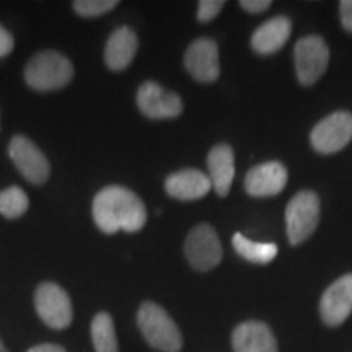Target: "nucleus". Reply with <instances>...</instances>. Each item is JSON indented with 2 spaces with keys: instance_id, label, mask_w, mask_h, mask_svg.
Masks as SVG:
<instances>
[{
  "instance_id": "18",
  "label": "nucleus",
  "mask_w": 352,
  "mask_h": 352,
  "mask_svg": "<svg viewBox=\"0 0 352 352\" xmlns=\"http://www.w3.org/2000/svg\"><path fill=\"white\" fill-rule=\"evenodd\" d=\"M292 23L285 16H274L258 26L252 36V47L258 54H274L287 43Z\"/></svg>"
},
{
  "instance_id": "13",
  "label": "nucleus",
  "mask_w": 352,
  "mask_h": 352,
  "mask_svg": "<svg viewBox=\"0 0 352 352\" xmlns=\"http://www.w3.org/2000/svg\"><path fill=\"white\" fill-rule=\"evenodd\" d=\"M287 179V170L280 162H266L246 173L245 189L253 197L276 196L285 188Z\"/></svg>"
},
{
  "instance_id": "16",
  "label": "nucleus",
  "mask_w": 352,
  "mask_h": 352,
  "mask_svg": "<svg viewBox=\"0 0 352 352\" xmlns=\"http://www.w3.org/2000/svg\"><path fill=\"white\" fill-rule=\"evenodd\" d=\"M139 47V39L129 26H121L109 34L104 47V64L114 72L129 67Z\"/></svg>"
},
{
  "instance_id": "12",
  "label": "nucleus",
  "mask_w": 352,
  "mask_h": 352,
  "mask_svg": "<svg viewBox=\"0 0 352 352\" xmlns=\"http://www.w3.org/2000/svg\"><path fill=\"white\" fill-rule=\"evenodd\" d=\"M352 314V274H346L324 290L320 315L328 327H340Z\"/></svg>"
},
{
  "instance_id": "15",
  "label": "nucleus",
  "mask_w": 352,
  "mask_h": 352,
  "mask_svg": "<svg viewBox=\"0 0 352 352\" xmlns=\"http://www.w3.org/2000/svg\"><path fill=\"white\" fill-rule=\"evenodd\" d=\"M168 196L178 201H196L204 197L212 189L209 176L195 168H184L171 173L165 179Z\"/></svg>"
},
{
  "instance_id": "27",
  "label": "nucleus",
  "mask_w": 352,
  "mask_h": 352,
  "mask_svg": "<svg viewBox=\"0 0 352 352\" xmlns=\"http://www.w3.org/2000/svg\"><path fill=\"white\" fill-rule=\"evenodd\" d=\"M26 352H67L63 346L59 344H51V342H46V344H38L33 346L32 349H28Z\"/></svg>"
},
{
  "instance_id": "14",
  "label": "nucleus",
  "mask_w": 352,
  "mask_h": 352,
  "mask_svg": "<svg viewBox=\"0 0 352 352\" xmlns=\"http://www.w3.org/2000/svg\"><path fill=\"white\" fill-rule=\"evenodd\" d=\"M235 352H277L274 333L263 321H243L232 333Z\"/></svg>"
},
{
  "instance_id": "11",
  "label": "nucleus",
  "mask_w": 352,
  "mask_h": 352,
  "mask_svg": "<svg viewBox=\"0 0 352 352\" xmlns=\"http://www.w3.org/2000/svg\"><path fill=\"white\" fill-rule=\"evenodd\" d=\"M184 67L201 83L215 82L220 76L219 47L210 38H199L189 44L184 54Z\"/></svg>"
},
{
  "instance_id": "17",
  "label": "nucleus",
  "mask_w": 352,
  "mask_h": 352,
  "mask_svg": "<svg viewBox=\"0 0 352 352\" xmlns=\"http://www.w3.org/2000/svg\"><path fill=\"white\" fill-rule=\"evenodd\" d=\"M208 170L214 191L220 197L227 196L235 178V155L230 145H215L208 155Z\"/></svg>"
},
{
  "instance_id": "8",
  "label": "nucleus",
  "mask_w": 352,
  "mask_h": 352,
  "mask_svg": "<svg viewBox=\"0 0 352 352\" xmlns=\"http://www.w3.org/2000/svg\"><path fill=\"white\" fill-rule=\"evenodd\" d=\"M8 157L26 182L43 184L50 178V162L33 140L25 135H15L8 144Z\"/></svg>"
},
{
  "instance_id": "20",
  "label": "nucleus",
  "mask_w": 352,
  "mask_h": 352,
  "mask_svg": "<svg viewBox=\"0 0 352 352\" xmlns=\"http://www.w3.org/2000/svg\"><path fill=\"white\" fill-rule=\"evenodd\" d=\"M90 333L95 352H120L114 321L108 311H100V314L95 315L94 321H91Z\"/></svg>"
},
{
  "instance_id": "23",
  "label": "nucleus",
  "mask_w": 352,
  "mask_h": 352,
  "mask_svg": "<svg viewBox=\"0 0 352 352\" xmlns=\"http://www.w3.org/2000/svg\"><path fill=\"white\" fill-rule=\"evenodd\" d=\"M226 2L223 0H201L197 3V20L201 23H208V21H212L215 16L222 12Z\"/></svg>"
},
{
  "instance_id": "9",
  "label": "nucleus",
  "mask_w": 352,
  "mask_h": 352,
  "mask_svg": "<svg viewBox=\"0 0 352 352\" xmlns=\"http://www.w3.org/2000/svg\"><path fill=\"white\" fill-rule=\"evenodd\" d=\"M352 139V114L336 111L321 120L310 134V142L320 153L342 151Z\"/></svg>"
},
{
  "instance_id": "19",
  "label": "nucleus",
  "mask_w": 352,
  "mask_h": 352,
  "mask_svg": "<svg viewBox=\"0 0 352 352\" xmlns=\"http://www.w3.org/2000/svg\"><path fill=\"white\" fill-rule=\"evenodd\" d=\"M232 245L241 258L254 264H267L277 256V246L274 243L253 241L246 239L243 233H235L232 239Z\"/></svg>"
},
{
  "instance_id": "6",
  "label": "nucleus",
  "mask_w": 352,
  "mask_h": 352,
  "mask_svg": "<svg viewBox=\"0 0 352 352\" xmlns=\"http://www.w3.org/2000/svg\"><path fill=\"white\" fill-rule=\"evenodd\" d=\"M184 254L196 271H210L222 261V245L217 232L208 223L192 228L184 241Z\"/></svg>"
},
{
  "instance_id": "5",
  "label": "nucleus",
  "mask_w": 352,
  "mask_h": 352,
  "mask_svg": "<svg viewBox=\"0 0 352 352\" xmlns=\"http://www.w3.org/2000/svg\"><path fill=\"white\" fill-rule=\"evenodd\" d=\"M34 308L46 327L65 329L74 320V308L69 294L56 283H43L34 292Z\"/></svg>"
},
{
  "instance_id": "22",
  "label": "nucleus",
  "mask_w": 352,
  "mask_h": 352,
  "mask_svg": "<svg viewBox=\"0 0 352 352\" xmlns=\"http://www.w3.org/2000/svg\"><path fill=\"white\" fill-rule=\"evenodd\" d=\"M116 6V0H77L74 2V10L85 19H95V16L111 12Z\"/></svg>"
},
{
  "instance_id": "26",
  "label": "nucleus",
  "mask_w": 352,
  "mask_h": 352,
  "mask_svg": "<svg viewBox=\"0 0 352 352\" xmlns=\"http://www.w3.org/2000/svg\"><path fill=\"white\" fill-rule=\"evenodd\" d=\"M340 12L342 26L347 32L352 33V0H342L340 3Z\"/></svg>"
},
{
  "instance_id": "7",
  "label": "nucleus",
  "mask_w": 352,
  "mask_h": 352,
  "mask_svg": "<svg viewBox=\"0 0 352 352\" xmlns=\"http://www.w3.org/2000/svg\"><path fill=\"white\" fill-rule=\"evenodd\" d=\"M297 78L303 85H314L321 78L329 63V50L323 38L305 36L298 39L294 50Z\"/></svg>"
},
{
  "instance_id": "24",
  "label": "nucleus",
  "mask_w": 352,
  "mask_h": 352,
  "mask_svg": "<svg viewBox=\"0 0 352 352\" xmlns=\"http://www.w3.org/2000/svg\"><path fill=\"white\" fill-rule=\"evenodd\" d=\"M13 47H15V39H13L12 33L0 25V59L10 54Z\"/></svg>"
},
{
  "instance_id": "1",
  "label": "nucleus",
  "mask_w": 352,
  "mask_h": 352,
  "mask_svg": "<svg viewBox=\"0 0 352 352\" xmlns=\"http://www.w3.org/2000/svg\"><path fill=\"white\" fill-rule=\"evenodd\" d=\"M95 223L103 233L139 232L147 222V209L140 197L122 186L103 188L94 199Z\"/></svg>"
},
{
  "instance_id": "28",
  "label": "nucleus",
  "mask_w": 352,
  "mask_h": 352,
  "mask_svg": "<svg viewBox=\"0 0 352 352\" xmlns=\"http://www.w3.org/2000/svg\"><path fill=\"white\" fill-rule=\"evenodd\" d=\"M0 352H8V349L6 347V344H3L2 340H0Z\"/></svg>"
},
{
  "instance_id": "4",
  "label": "nucleus",
  "mask_w": 352,
  "mask_h": 352,
  "mask_svg": "<svg viewBox=\"0 0 352 352\" xmlns=\"http://www.w3.org/2000/svg\"><path fill=\"white\" fill-rule=\"evenodd\" d=\"M320 222V199L314 191H300L285 209L287 236L292 245H300L314 235Z\"/></svg>"
},
{
  "instance_id": "2",
  "label": "nucleus",
  "mask_w": 352,
  "mask_h": 352,
  "mask_svg": "<svg viewBox=\"0 0 352 352\" xmlns=\"http://www.w3.org/2000/svg\"><path fill=\"white\" fill-rule=\"evenodd\" d=\"M138 327L145 341L160 352H179L183 336L173 318L160 305L144 302L138 311Z\"/></svg>"
},
{
  "instance_id": "21",
  "label": "nucleus",
  "mask_w": 352,
  "mask_h": 352,
  "mask_svg": "<svg viewBox=\"0 0 352 352\" xmlns=\"http://www.w3.org/2000/svg\"><path fill=\"white\" fill-rule=\"evenodd\" d=\"M30 199L19 186L6 188L0 191V214L6 219H19L28 210Z\"/></svg>"
},
{
  "instance_id": "25",
  "label": "nucleus",
  "mask_w": 352,
  "mask_h": 352,
  "mask_svg": "<svg viewBox=\"0 0 352 352\" xmlns=\"http://www.w3.org/2000/svg\"><path fill=\"white\" fill-rule=\"evenodd\" d=\"M240 7L250 13H261L271 7V0H241Z\"/></svg>"
},
{
  "instance_id": "10",
  "label": "nucleus",
  "mask_w": 352,
  "mask_h": 352,
  "mask_svg": "<svg viewBox=\"0 0 352 352\" xmlns=\"http://www.w3.org/2000/svg\"><path fill=\"white\" fill-rule=\"evenodd\" d=\"M138 107L151 120H171L183 111V101L155 82H145L138 90Z\"/></svg>"
},
{
  "instance_id": "3",
  "label": "nucleus",
  "mask_w": 352,
  "mask_h": 352,
  "mask_svg": "<svg viewBox=\"0 0 352 352\" xmlns=\"http://www.w3.org/2000/svg\"><path fill=\"white\" fill-rule=\"evenodd\" d=\"M74 77V65L57 51L34 54L25 67V80L36 91H52L69 85Z\"/></svg>"
}]
</instances>
